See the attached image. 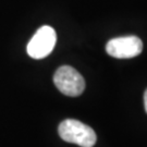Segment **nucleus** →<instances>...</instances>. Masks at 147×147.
I'll return each instance as SVG.
<instances>
[{"mask_svg":"<svg viewBox=\"0 0 147 147\" xmlns=\"http://www.w3.org/2000/svg\"><path fill=\"white\" fill-rule=\"evenodd\" d=\"M58 132L64 142L76 144L81 147H93L97 141L96 133L90 126L74 119L62 121L59 124Z\"/></svg>","mask_w":147,"mask_h":147,"instance_id":"f257e3e1","label":"nucleus"},{"mask_svg":"<svg viewBox=\"0 0 147 147\" xmlns=\"http://www.w3.org/2000/svg\"><path fill=\"white\" fill-rule=\"evenodd\" d=\"M53 83L63 95L70 97L80 96L85 89L83 76L70 65H62L56 71Z\"/></svg>","mask_w":147,"mask_h":147,"instance_id":"f03ea898","label":"nucleus"},{"mask_svg":"<svg viewBox=\"0 0 147 147\" xmlns=\"http://www.w3.org/2000/svg\"><path fill=\"white\" fill-rule=\"evenodd\" d=\"M57 42L56 31L49 25L38 28L27 44V53L33 59H42L50 55Z\"/></svg>","mask_w":147,"mask_h":147,"instance_id":"7ed1b4c3","label":"nucleus"},{"mask_svg":"<svg viewBox=\"0 0 147 147\" xmlns=\"http://www.w3.org/2000/svg\"><path fill=\"white\" fill-rule=\"evenodd\" d=\"M107 53L117 59L134 58L143 51V42L137 36L112 38L106 45Z\"/></svg>","mask_w":147,"mask_h":147,"instance_id":"20e7f679","label":"nucleus"},{"mask_svg":"<svg viewBox=\"0 0 147 147\" xmlns=\"http://www.w3.org/2000/svg\"><path fill=\"white\" fill-rule=\"evenodd\" d=\"M144 106H145V110L147 113V89L145 90V94H144Z\"/></svg>","mask_w":147,"mask_h":147,"instance_id":"39448f33","label":"nucleus"}]
</instances>
